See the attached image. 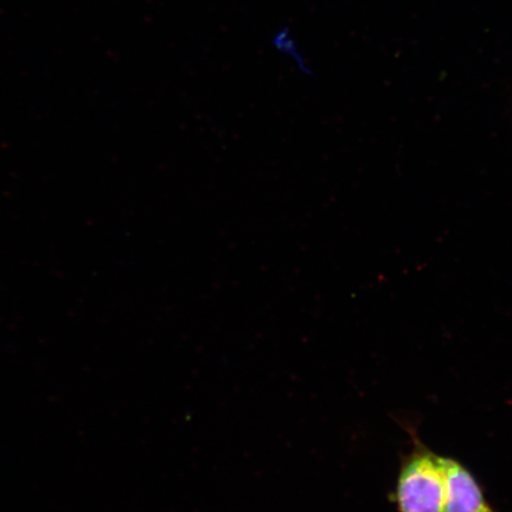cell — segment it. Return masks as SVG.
Masks as SVG:
<instances>
[{
    "mask_svg": "<svg viewBox=\"0 0 512 512\" xmlns=\"http://www.w3.org/2000/svg\"><path fill=\"white\" fill-rule=\"evenodd\" d=\"M394 501L399 512H445L443 457L419 440L400 467Z\"/></svg>",
    "mask_w": 512,
    "mask_h": 512,
    "instance_id": "cell-1",
    "label": "cell"
},
{
    "mask_svg": "<svg viewBox=\"0 0 512 512\" xmlns=\"http://www.w3.org/2000/svg\"><path fill=\"white\" fill-rule=\"evenodd\" d=\"M445 512H498L486 501L482 486L458 460L443 457Z\"/></svg>",
    "mask_w": 512,
    "mask_h": 512,
    "instance_id": "cell-2",
    "label": "cell"
}]
</instances>
